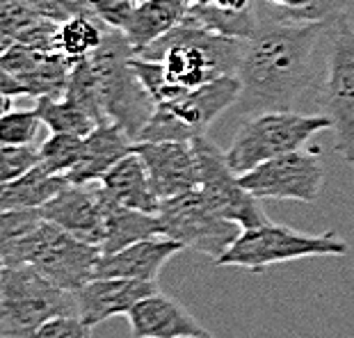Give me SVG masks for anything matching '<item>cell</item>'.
Returning <instances> with one entry per match:
<instances>
[{
  "label": "cell",
  "instance_id": "6da1fadb",
  "mask_svg": "<svg viewBox=\"0 0 354 338\" xmlns=\"http://www.w3.org/2000/svg\"><path fill=\"white\" fill-rule=\"evenodd\" d=\"M329 24H274L261 21L247 39L236 105L245 115L263 110H292L313 82V53L327 37Z\"/></svg>",
  "mask_w": 354,
  "mask_h": 338
},
{
  "label": "cell",
  "instance_id": "7a4b0ae2",
  "mask_svg": "<svg viewBox=\"0 0 354 338\" xmlns=\"http://www.w3.org/2000/svg\"><path fill=\"white\" fill-rule=\"evenodd\" d=\"M245 39L213 32L183 21L138 57L160 62L165 76L180 92H190L227 76H236L245 55Z\"/></svg>",
  "mask_w": 354,
  "mask_h": 338
},
{
  "label": "cell",
  "instance_id": "3957f363",
  "mask_svg": "<svg viewBox=\"0 0 354 338\" xmlns=\"http://www.w3.org/2000/svg\"><path fill=\"white\" fill-rule=\"evenodd\" d=\"M78 315L76 292L59 288L30 265L0 270V334L5 338H32L46 322Z\"/></svg>",
  "mask_w": 354,
  "mask_h": 338
},
{
  "label": "cell",
  "instance_id": "277c9868",
  "mask_svg": "<svg viewBox=\"0 0 354 338\" xmlns=\"http://www.w3.org/2000/svg\"><path fill=\"white\" fill-rule=\"evenodd\" d=\"M135 50L131 41L117 30H105L103 44L89 55L99 76L105 115L138 142L140 133L153 117L156 101L135 73L131 64Z\"/></svg>",
  "mask_w": 354,
  "mask_h": 338
},
{
  "label": "cell",
  "instance_id": "5b68a950",
  "mask_svg": "<svg viewBox=\"0 0 354 338\" xmlns=\"http://www.w3.org/2000/svg\"><path fill=\"white\" fill-rule=\"evenodd\" d=\"M3 250V265H30L59 288L76 292L94 279L101 247L82 243L50 222Z\"/></svg>",
  "mask_w": 354,
  "mask_h": 338
},
{
  "label": "cell",
  "instance_id": "8992f818",
  "mask_svg": "<svg viewBox=\"0 0 354 338\" xmlns=\"http://www.w3.org/2000/svg\"><path fill=\"white\" fill-rule=\"evenodd\" d=\"M329 129L331 122L322 112L318 115H304L295 110L254 112L238 129L227 149L229 167L243 176L272 158L299 151L308 140Z\"/></svg>",
  "mask_w": 354,
  "mask_h": 338
},
{
  "label": "cell",
  "instance_id": "52a82bcc",
  "mask_svg": "<svg viewBox=\"0 0 354 338\" xmlns=\"http://www.w3.org/2000/svg\"><path fill=\"white\" fill-rule=\"evenodd\" d=\"M348 252L350 245L334 231L311 236L288 229L283 224L266 222L261 227L245 229L231 245V250L220 261H215V265L266 272L268 267L279 265V263L313 256H345Z\"/></svg>",
  "mask_w": 354,
  "mask_h": 338
},
{
  "label": "cell",
  "instance_id": "ba28073f",
  "mask_svg": "<svg viewBox=\"0 0 354 338\" xmlns=\"http://www.w3.org/2000/svg\"><path fill=\"white\" fill-rule=\"evenodd\" d=\"M243 92L238 76H227L190 89L171 101L158 103L138 142H194L206 135L210 124L236 105Z\"/></svg>",
  "mask_w": 354,
  "mask_h": 338
},
{
  "label": "cell",
  "instance_id": "9c48e42d",
  "mask_svg": "<svg viewBox=\"0 0 354 338\" xmlns=\"http://www.w3.org/2000/svg\"><path fill=\"white\" fill-rule=\"evenodd\" d=\"M327 39V76L320 92L322 115L331 122L334 151L354 165V26L348 14L331 21Z\"/></svg>",
  "mask_w": 354,
  "mask_h": 338
},
{
  "label": "cell",
  "instance_id": "30bf717a",
  "mask_svg": "<svg viewBox=\"0 0 354 338\" xmlns=\"http://www.w3.org/2000/svg\"><path fill=\"white\" fill-rule=\"evenodd\" d=\"M162 222V236L176 240L187 250L206 254L220 261L243 234V227L217 215L199 190L165 199L158 210Z\"/></svg>",
  "mask_w": 354,
  "mask_h": 338
},
{
  "label": "cell",
  "instance_id": "8fae6325",
  "mask_svg": "<svg viewBox=\"0 0 354 338\" xmlns=\"http://www.w3.org/2000/svg\"><path fill=\"white\" fill-rule=\"evenodd\" d=\"M199 162V192L208 206L224 220L236 222L243 229H254L270 222L259 206V199L240 183V176L229 167L227 151L213 144L206 135L192 142Z\"/></svg>",
  "mask_w": 354,
  "mask_h": 338
},
{
  "label": "cell",
  "instance_id": "7c38bea8",
  "mask_svg": "<svg viewBox=\"0 0 354 338\" xmlns=\"http://www.w3.org/2000/svg\"><path fill=\"white\" fill-rule=\"evenodd\" d=\"M240 183L256 199H279L313 204L325 187V167L318 151H292L259 165L240 176Z\"/></svg>",
  "mask_w": 354,
  "mask_h": 338
},
{
  "label": "cell",
  "instance_id": "4fadbf2b",
  "mask_svg": "<svg viewBox=\"0 0 354 338\" xmlns=\"http://www.w3.org/2000/svg\"><path fill=\"white\" fill-rule=\"evenodd\" d=\"M44 220L55 224L82 243L101 247L105 234V210L108 197L99 183H69L55 199L39 208Z\"/></svg>",
  "mask_w": 354,
  "mask_h": 338
},
{
  "label": "cell",
  "instance_id": "5bb4252c",
  "mask_svg": "<svg viewBox=\"0 0 354 338\" xmlns=\"http://www.w3.org/2000/svg\"><path fill=\"white\" fill-rule=\"evenodd\" d=\"M133 151L145 162L160 201L199 190V162L192 142H135Z\"/></svg>",
  "mask_w": 354,
  "mask_h": 338
},
{
  "label": "cell",
  "instance_id": "9a60e30c",
  "mask_svg": "<svg viewBox=\"0 0 354 338\" xmlns=\"http://www.w3.org/2000/svg\"><path fill=\"white\" fill-rule=\"evenodd\" d=\"M183 245L167 236H153L135 243L126 250H119L108 256H101L96 265L94 279H133L158 283L162 267L176 256Z\"/></svg>",
  "mask_w": 354,
  "mask_h": 338
},
{
  "label": "cell",
  "instance_id": "2e32d148",
  "mask_svg": "<svg viewBox=\"0 0 354 338\" xmlns=\"http://www.w3.org/2000/svg\"><path fill=\"white\" fill-rule=\"evenodd\" d=\"M133 338H203L210 336L197 318L165 292H153L126 313Z\"/></svg>",
  "mask_w": 354,
  "mask_h": 338
},
{
  "label": "cell",
  "instance_id": "e0dca14e",
  "mask_svg": "<svg viewBox=\"0 0 354 338\" xmlns=\"http://www.w3.org/2000/svg\"><path fill=\"white\" fill-rule=\"evenodd\" d=\"M158 283L133 281V279H92L80 290H76L78 299V318L87 327H99L101 322L126 315L135 304L145 297L158 292Z\"/></svg>",
  "mask_w": 354,
  "mask_h": 338
},
{
  "label": "cell",
  "instance_id": "ac0fdd59",
  "mask_svg": "<svg viewBox=\"0 0 354 338\" xmlns=\"http://www.w3.org/2000/svg\"><path fill=\"white\" fill-rule=\"evenodd\" d=\"M135 140L117 124L105 122L96 126L82 142V158L73 167L66 178L69 183L87 185V183H101V178L115 167L119 160L133 153Z\"/></svg>",
  "mask_w": 354,
  "mask_h": 338
},
{
  "label": "cell",
  "instance_id": "d6986e66",
  "mask_svg": "<svg viewBox=\"0 0 354 338\" xmlns=\"http://www.w3.org/2000/svg\"><path fill=\"white\" fill-rule=\"evenodd\" d=\"M99 185L103 187L105 197L119 206L142 210V213L149 215H158V210H160L162 201L158 199L145 162L135 151L126 156L124 160H119L101 178Z\"/></svg>",
  "mask_w": 354,
  "mask_h": 338
},
{
  "label": "cell",
  "instance_id": "ffe728a7",
  "mask_svg": "<svg viewBox=\"0 0 354 338\" xmlns=\"http://www.w3.org/2000/svg\"><path fill=\"white\" fill-rule=\"evenodd\" d=\"M185 21L245 41L252 39L261 26L256 0H197Z\"/></svg>",
  "mask_w": 354,
  "mask_h": 338
},
{
  "label": "cell",
  "instance_id": "44dd1931",
  "mask_svg": "<svg viewBox=\"0 0 354 338\" xmlns=\"http://www.w3.org/2000/svg\"><path fill=\"white\" fill-rule=\"evenodd\" d=\"M190 5L185 0H145L133 14L131 24L124 30L135 55L149 48L165 35L171 32L185 21Z\"/></svg>",
  "mask_w": 354,
  "mask_h": 338
},
{
  "label": "cell",
  "instance_id": "7402d4cb",
  "mask_svg": "<svg viewBox=\"0 0 354 338\" xmlns=\"http://www.w3.org/2000/svg\"><path fill=\"white\" fill-rule=\"evenodd\" d=\"M162 236V222L158 215L142 213L126 206H119L108 199V210H105V234L101 243V254H115L126 250L145 238Z\"/></svg>",
  "mask_w": 354,
  "mask_h": 338
},
{
  "label": "cell",
  "instance_id": "603a6c76",
  "mask_svg": "<svg viewBox=\"0 0 354 338\" xmlns=\"http://www.w3.org/2000/svg\"><path fill=\"white\" fill-rule=\"evenodd\" d=\"M66 185H69V178L66 176L50 174L44 165H37L26 176H21L12 183H3V187H0V208L3 210L44 208Z\"/></svg>",
  "mask_w": 354,
  "mask_h": 338
},
{
  "label": "cell",
  "instance_id": "cb8c5ba5",
  "mask_svg": "<svg viewBox=\"0 0 354 338\" xmlns=\"http://www.w3.org/2000/svg\"><path fill=\"white\" fill-rule=\"evenodd\" d=\"M261 21L274 24H331L348 14L354 0H256Z\"/></svg>",
  "mask_w": 354,
  "mask_h": 338
},
{
  "label": "cell",
  "instance_id": "d4e9b609",
  "mask_svg": "<svg viewBox=\"0 0 354 338\" xmlns=\"http://www.w3.org/2000/svg\"><path fill=\"white\" fill-rule=\"evenodd\" d=\"M73 64H76V59L66 57L64 53H46L35 69L14 78L21 82L26 96H30V99H62L66 85H69Z\"/></svg>",
  "mask_w": 354,
  "mask_h": 338
},
{
  "label": "cell",
  "instance_id": "484cf974",
  "mask_svg": "<svg viewBox=\"0 0 354 338\" xmlns=\"http://www.w3.org/2000/svg\"><path fill=\"white\" fill-rule=\"evenodd\" d=\"M62 99L78 105L80 110H85L99 126L110 122L108 115H105V108H103L99 76H96V69L89 57L78 59V62L73 64L69 85H66V92Z\"/></svg>",
  "mask_w": 354,
  "mask_h": 338
},
{
  "label": "cell",
  "instance_id": "4316f807",
  "mask_svg": "<svg viewBox=\"0 0 354 338\" xmlns=\"http://www.w3.org/2000/svg\"><path fill=\"white\" fill-rule=\"evenodd\" d=\"M35 110L50 133L87 138L99 126L85 110H80L78 105H73L66 99H39Z\"/></svg>",
  "mask_w": 354,
  "mask_h": 338
},
{
  "label": "cell",
  "instance_id": "83f0119b",
  "mask_svg": "<svg viewBox=\"0 0 354 338\" xmlns=\"http://www.w3.org/2000/svg\"><path fill=\"white\" fill-rule=\"evenodd\" d=\"M103 24L92 14L73 17L64 24H59V53H64L71 59H85L103 44L105 37Z\"/></svg>",
  "mask_w": 354,
  "mask_h": 338
},
{
  "label": "cell",
  "instance_id": "f1b7e54d",
  "mask_svg": "<svg viewBox=\"0 0 354 338\" xmlns=\"http://www.w3.org/2000/svg\"><path fill=\"white\" fill-rule=\"evenodd\" d=\"M82 142H85V138L53 133L50 138L39 147L41 165L50 171V174L66 176L80 162V158H82Z\"/></svg>",
  "mask_w": 354,
  "mask_h": 338
},
{
  "label": "cell",
  "instance_id": "f546056e",
  "mask_svg": "<svg viewBox=\"0 0 354 338\" xmlns=\"http://www.w3.org/2000/svg\"><path fill=\"white\" fill-rule=\"evenodd\" d=\"M39 17L35 10H30L21 0H0V37H3V50H7L17 41L19 35H24L28 28L39 24Z\"/></svg>",
  "mask_w": 354,
  "mask_h": 338
},
{
  "label": "cell",
  "instance_id": "4dcf8cb0",
  "mask_svg": "<svg viewBox=\"0 0 354 338\" xmlns=\"http://www.w3.org/2000/svg\"><path fill=\"white\" fill-rule=\"evenodd\" d=\"M41 117L37 110H12L0 117V140L3 144H32L41 131Z\"/></svg>",
  "mask_w": 354,
  "mask_h": 338
},
{
  "label": "cell",
  "instance_id": "1f68e13d",
  "mask_svg": "<svg viewBox=\"0 0 354 338\" xmlns=\"http://www.w3.org/2000/svg\"><path fill=\"white\" fill-rule=\"evenodd\" d=\"M41 165L39 149L32 144H3L0 149V181L12 183Z\"/></svg>",
  "mask_w": 354,
  "mask_h": 338
},
{
  "label": "cell",
  "instance_id": "d6a6232c",
  "mask_svg": "<svg viewBox=\"0 0 354 338\" xmlns=\"http://www.w3.org/2000/svg\"><path fill=\"white\" fill-rule=\"evenodd\" d=\"M46 222L39 208H28V210H3L0 215V247L12 245L17 240L32 234L35 229H39Z\"/></svg>",
  "mask_w": 354,
  "mask_h": 338
},
{
  "label": "cell",
  "instance_id": "836d02e7",
  "mask_svg": "<svg viewBox=\"0 0 354 338\" xmlns=\"http://www.w3.org/2000/svg\"><path fill=\"white\" fill-rule=\"evenodd\" d=\"M140 0H89V10L108 30L124 32L138 12Z\"/></svg>",
  "mask_w": 354,
  "mask_h": 338
},
{
  "label": "cell",
  "instance_id": "e575fe53",
  "mask_svg": "<svg viewBox=\"0 0 354 338\" xmlns=\"http://www.w3.org/2000/svg\"><path fill=\"white\" fill-rule=\"evenodd\" d=\"M21 3H26L39 17L55 21V24H64V21L82 17V14H92L89 0H21Z\"/></svg>",
  "mask_w": 354,
  "mask_h": 338
},
{
  "label": "cell",
  "instance_id": "d590c367",
  "mask_svg": "<svg viewBox=\"0 0 354 338\" xmlns=\"http://www.w3.org/2000/svg\"><path fill=\"white\" fill-rule=\"evenodd\" d=\"M32 338H92V327H87L78 315H62L37 329Z\"/></svg>",
  "mask_w": 354,
  "mask_h": 338
},
{
  "label": "cell",
  "instance_id": "8d00e7d4",
  "mask_svg": "<svg viewBox=\"0 0 354 338\" xmlns=\"http://www.w3.org/2000/svg\"><path fill=\"white\" fill-rule=\"evenodd\" d=\"M0 94L10 96V99H14V96H26L21 82L14 76H10V73H5V71H0Z\"/></svg>",
  "mask_w": 354,
  "mask_h": 338
},
{
  "label": "cell",
  "instance_id": "74e56055",
  "mask_svg": "<svg viewBox=\"0 0 354 338\" xmlns=\"http://www.w3.org/2000/svg\"><path fill=\"white\" fill-rule=\"evenodd\" d=\"M185 3H187V5H190V7H192L194 3H197V0H185Z\"/></svg>",
  "mask_w": 354,
  "mask_h": 338
},
{
  "label": "cell",
  "instance_id": "f35d334b",
  "mask_svg": "<svg viewBox=\"0 0 354 338\" xmlns=\"http://www.w3.org/2000/svg\"><path fill=\"white\" fill-rule=\"evenodd\" d=\"M203 338H215V336H203Z\"/></svg>",
  "mask_w": 354,
  "mask_h": 338
},
{
  "label": "cell",
  "instance_id": "ab89813d",
  "mask_svg": "<svg viewBox=\"0 0 354 338\" xmlns=\"http://www.w3.org/2000/svg\"><path fill=\"white\" fill-rule=\"evenodd\" d=\"M140 3H145V0H140Z\"/></svg>",
  "mask_w": 354,
  "mask_h": 338
}]
</instances>
